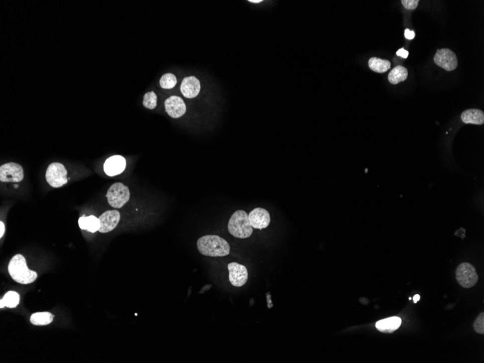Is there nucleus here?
Returning <instances> with one entry per match:
<instances>
[{
    "label": "nucleus",
    "mask_w": 484,
    "mask_h": 363,
    "mask_svg": "<svg viewBox=\"0 0 484 363\" xmlns=\"http://www.w3.org/2000/svg\"><path fill=\"white\" fill-rule=\"evenodd\" d=\"M197 248L202 255L213 258L229 255L231 247L223 238L216 235H207L197 241Z\"/></svg>",
    "instance_id": "1"
},
{
    "label": "nucleus",
    "mask_w": 484,
    "mask_h": 363,
    "mask_svg": "<svg viewBox=\"0 0 484 363\" xmlns=\"http://www.w3.org/2000/svg\"><path fill=\"white\" fill-rule=\"evenodd\" d=\"M8 272L16 282L21 284H29L37 278V273L28 268L27 261L23 255H16L11 259L8 265Z\"/></svg>",
    "instance_id": "2"
},
{
    "label": "nucleus",
    "mask_w": 484,
    "mask_h": 363,
    "mask_svg": "<svg viewBox=\"0 0 484 363\" xmlns=\"http://www.w3.org/2000/svg\"><path fill=\"white\" fill-rule=\"evenodd\" d=\"M228 229L233 237L238 239H246L250 237L253 228L249 222V216L244 211H236L230 218Z\"/></svg>",
    "instance_id": "3"
},
{
    "label": "nucleus",
    "mask_w": 484,
    "mask_h": 363,
    "mask_svg": "<svg viewBox=\"0 0 484 363\" xmlns=\"http://www.w3.org/2000/svg\"><path fill=\"white\" fill-rule=\"evenodd\" d=\"M106 197L110 206L114 208H120L129 200V190L128 187L118 182L109 188Z\"/></svg>",
    "instance_id": "4"
},
{
    "label": "nucleus",
    "mask_w": 484,
    "mask_h": 363,
    "mask_svg": "<svg viewBox=\"0 0 484 363\" xmlns=\"http://www.w3.org/2000/svg\"><path fill=\"white\" fill-rule=\"evenodd\" d=\"M67 170L65 166L59 162H53L47 167L46 172V180L53 188H59L66 185L68 182L67 178Z\"/></svg>",
    "instance_id": "5"
},
{
    "label": "nucleus",
    "mask_w": 484,
    "mask_h": 363,
    "mask_svg": "<svg viewBox=\"0 0 484 363\" xmlns=\"http://www.w3.org/2000/svg\"><path fill=\"white\" fill-rule=\"evenodd\" d=\"M456 278L459 285L464 288L472 287L478 281V276L473 265L467 263H462L458 266Z\"/></svg>",
    "instance_id": "6"
},
{
    "label": "nucleus",
    "mask_w": 484,
    "mask_h": 363,
    "mask_svg": "<svg viewBox=\"0 0 484 363\" xmlns=\"http://www.w3.org/2000/svg\"><path fill=\"white\" fill-rule=\"evenodd\" d=\"M433 61L438 66L446 71H452L457 68L458 60L457 55L447 48L439 49L435 55Z\"/></svg>",
    "instance_id": "7"
},
{
    "label": "nucleus",
    "mask_w": 484,
    "mask_h": 363,
    "mask_svg": "<svg viewBox=\"0 0 484 363\" xmlns=\"http://www.w3.org/2000/svg\"><path fill=\"white\" fill-rule=\"evenodd\" d=\"M24 177V170L19 164L9 162L0 167V180L2 182H20Z\"/></svg>",
    "instance_id": "8"
},
{
    "label": "nucleus",
    "mask_w": 484,
    "mask_h": 363,
    "mask_svg": "<svg viewBox=\"0 0 484 363\" xmlns=\"http://www.w3.org/2000/svg\"><path fill=\"white\" fill-rule=\"evenodd\" d=\"M228 269L229 271V281L233 286L241 287L247 283L248 271L244 265L231 263L228 265Z\"/></svg>",
    "instance_id": "9"
},
{
    "label": "nucleus",
    "mask_w": 484,
    "mask_h": 363,
    "mask_svg": "<svg viewBox=\"0 0 484 363\" xmlns=\"http://www.w3.org/2000/svg\"><path fill=\"white\" fill-rule=\"evenodd\" d=\"M248 216L249 222L253 229H266L270 224V213L263 208H255L250 212Z\"/></svg>",
    "instance_id": "10"
},
{
    "label": "nucleus",
    "mask_w": 484,
    "mask_h": 363,
    "mask_svg": "<svg viewBox=\"0 0 484 363\" xmlns=\"http://www.w3.org/2000/svg\"><path fill=\"white\" fill-rule=\"evenodd\" d=\"M166 112L173 118L183 116L187 111V107L183 99L178 96H172L165 102Z\"/></svg>",
    "instance_id": "11"
},
{
    "label": "nucleus",
    "mask_w": 484,
    "mask_h": 363,
    "mask_svg": "<svg viewBox=\"0 0 484 363\" xmlns=\"http://www.w3.org/2000/svg\"><path fill=\"white\" fill-rule=\"evenodd\" d=\"M126 161L120 155H114L106 159L104 164V171L109 176L120 175L125 170Z\"/></svg>",
    "instance_id": "12"
},
{
    "label": "nucleus",
    "mask_w": 484,
    "mask_h": 363,
    "mask_svg": "<svg viewBox=\"0 0 484 363\" xmlns=\"http://www.w3.org/2000/svg\"><path fill=\"white\" fill-rule=\"evenodd\" d=\"M99 220L100 222L99 231L105 234L116 228L120 220V214L118 211H106L99 218Z\"/></svg>",
    "instance_id": "13"
},
{
    "label": "nucleus",
    "mask_w": 484,
    "mask_h": 363,
    "mask_svg": "<svg viewBox=\"0 0 484 363\" xmlns=\"http://www.w3.org/2000/svg\"><path fill=\"white\" fill-rule=\"evenodd\" d=\"M182 94L187 98H195L200 92V82L196 77L184 78L181 85Z\"/></svg>",
    "instance_id": "14"
},
{
    "label": "nucleus",
    "mask_w": 484,
    "mask_h": 363,
    "mask_svg": "<svg viewBox=\"0 0 484 363\" xmlns=\"http://www.w3.org/2000/svg\"><path fill=\"white\" fill-rule=\"evenodd\" d=\"M461 119L465 124L482 125L484 123V113L478 109H468L462 112Z\"/></svg>",
    "instance_id": "15"
},
{
    "label": "nucleus",
    "mask_w": 484,
    "mask_h": 363,
    "mask_svg": "<svg viewBox=\"0 0 484 363\" xmlns=\"http://www.w3.org/2000/svg\"><path fill=\"white\" fill-rule=\"evenodd\" d=\"M402 323V320L399 317H391L389 318L379 320L376 324V328L383 333H392L398 329Z\"/></svg>",
    "instance_id": "16"
},
{
    "label": "nucleus",
    "mask_w": 484,
    "mask_h": 363,
    "mask_svg": "<svg viewBox=\"0 0 484 363\" xmlns=\"http://www.w3.org/2000/svg\"><path fill=\"white\" fill-rule=\"evenodd\" d=\"M79 224L80 228L83 230H86L92 233L99 231V228H100V222H99V218L94 216L80 218Z\"/></svg>",
    "instance_id": "17"
},
{
    "label": "nucleus",
    "mask_w": 484,
    "mask_h": 363,
    "mask_svg": "<svg viewBox=\"0 0 484 363\" xmlns=\"http://www.w3.org/2000/svg\"><path fill=\"white\" fill-rule=\"evenodd\" d=\"M408 76V71L407 68L403 66H396L393 68L388 76V79L392 84H398L399 83L405 81Z\"/></svg>",
    "instance_id": "18"
},
{
    "label": "nucleus",
    "mask_w": 484,
    "mask_h": 363,
    "mask_svg": "<svg viewBox=\"0 0 484 363\" xmlns=\"http://www.w3.org/2000/svg\"><path fill=\"white\" fill-rule=\"evenodd\" d=\"M368 66L374 72L384 73L387 72L390 69L391 63L389 60L373 57L368 61Z\"/></svg>",
    "instance_id": "19"
},
{
    "label": "nucleus",
    "mask_w": 484,
    "mask_h": 363,
    "mask_svg": "<svg viewBox=\"0 0 484 363\" xmlns=\"http://www.w3.org/2000/svg\"><path fill=\"white\" fill-rule=\"evenodd\" d=\"M53 318L50 312H37L31 316L30 321L34 325H47L53 321Z\"/></svg>",
    "instance_id": "20"
},
{
    "label": "nucleus",
    "mask_w": 484,
    "mask_h": 363,
    "mask_svg": "<svg viewBox=\"0 0 484 363\" xmlns=\"http://www.w3.org/2000/svg\"><path fill=\"white\" fill-rule=\"evenodd\" d=\"M3 300L6 307L8 308H15L20 302V296L16 291H8L5 294Z\"/></svg>",
    "instance_id": "21"
},
{
    "label": "nucleus",
    "mask_w": 484,
    "mask_h": 363,
    "mask_svg": "<svg viewBox=\"0 0 484 363\" xmlns=\"http://www.w3.org/2000/svg\"><path fill=\"white\" fill-rule=\"evenodd\" d=\"M177 84V79L173 73H166L159 81L161 87L165 89H173Z\"/></svg>",
    "instance_id": "22"
},
{
    "label": "nucleus",
    "mask_w": 484,
    "mask_h": 363,
    "mask_svg": "<svg viewBox=\"0 0 484 363\" xmlns=\"http://www.w3.org/2000/svg\"><path fill=\"white\" fill-rule=\"evenodd\" d=\"M143 105L146 108L149 109V110H153V109L155 108L156 106H157V95H156L155 93L154 92L146 93L144 97Z\"/></svg>",
    "instance_id": "23"
},
{
    "label": "nucleus",
    "mask_w": 484,
    "mask_h": 363,
    "mask_svg": "<svg viewBox=\"0 0 484 363\" xmlns=\"http://www.w3.org/2000/svg\"><path fill=\"white\" fill-rule=\"evenodd\" d=\"M474 329L477 333L483 334L484 333V313L482 312L475 320L474 323Z\"/></svg>",
    "instance_id": "24"
},
{
    "label": "nucleus",
    "mask_w": 484,
    "mask_h": 363,
    "mask_svg": "<svg viewBox=\"0 0 484 363\" xmlns=\"http://www.w3.org/2000/svg\"><path fill=\"white\" fill-rule=\"evenodd\" d=\"M419 0H402V4L407 10L414 11L418 7Z\"/></svg>",
    "instance_id": "25"
},
{
    "label": "nucleus",
    "mask_w": 484,
    "mask_h": 363,
    "mask_svg": "<svg viewBox=\"0 0 484 363\" xmlns=\"http://www.w3.org/2000/svg\"><path fill=\"white\" fill-rule=\"evenodd\" d=\"M415 32H412V31L409 30V29H406L405 32V37L407 40H413L415 38Z\"/></svg>",
    "instance_id": "26"
},
{
    "label": "nucleus",
    "mask_w": 484,
    "mask_h": 363,
    "mask_svg": "<svg viewBox=\"0 0 484 363\" xmlns=\"http://www.w3.org/2000/svg\"><path fill=\"white\" fill-rule=\"evenodd\" d=\"M397 55H398V56L401 57V58H405V59H406V58H407V57H408L409 53L407 51V50H405V49L402 48L400 49V50H399L397 52Z\"/></svg>",
    "instance_id": "27"
},
{
    "label": "nucleus",
    "mask_w": 484,
    "mask_h": 363,
    "mask_svg": "<svg viewBox=\"0 0 484 363\" xmlns=\"http://www.w3.org/2000/svg\"><path fill=\"white\" fill-rule=\"evenodd\" d=\"M0 228H1V231H0V237H3L4 235L5 231H6V227H5L4 223L0 222Z\"/></svg>",
    "instance_id": "28"
},
{
    "label": "nucleus",
    "mask_w": 484,
    "mask_h": 363,
    "mask_svg": "<svg viewBox=\"0 0 484 363\" xmlns=\"http://www.w3.org/2000/svg\"><path fill=\"white\" fill-rule=\"evenodd\" d=\"M420 296L418 295V294H416V295L414 296V297H413L414 303H417V302H418V301L420 300Z\"/></svg>",
    "instance_id": "29"
},
{
    "label": "nucleus",
    "mask_w": 484,
    "mask_h": 363,
    "mask_svg": "<svg viewBox=\"0 0 484 363\" xmlns=\"http://www.w3.org/2000/svg\"><path fill=\"white\" fill-rule=\"evenodd\" d=\"M249 3H262V0H249Z\"/></svg>",
    "instance_id": "30"
},
{
    "label": "nucleus",
    "mask_w": 484,
    "mask_h": 363,
    "mask_svg": "<svg viewBox=\"0 0 484 363\" xmlns=\"http://www.w3.org/2000/svg\"><path fill=\"white\" fill-rule=\"evenodd\" d=\"M0 303H1V304H0V307H1V309H3V307H6L4 302H3V299H1V302H0Z\"/></svg>",
    "instance_id": "31"
}]
</instances>
